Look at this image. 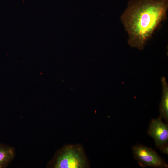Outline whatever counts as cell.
I'll return each instance as SVG.
<instances>
[{
  "instance_id": "obj_4",
  "label": "cell",
  "mask_w": 168,
  "mask_h": 168,
  "mask_svg": "<svg viewBox=\"0 0 168 168\" xmlns=\"http://www.w3.org/2000/svg\"><path fill=\"white\" fill-rule=\"evenodd\" d=\"M161 119L160 116L152 119L147 132L153 138L156 147L159 149L168 142V125L163 122Z\"/></svg>"
},
{
  "instance_id": "obj_3",
  "label": "cell",
  "mask_w": 168,
  "mask_h": 168,
  "mask_svg": "<svg viewBox=\"0 0 168 168\" xmlns=\"http://www.w3.org/2000/svg\"><path fill=\"white\" fill-rule=\"evenodd\" d=\"M132 151L134 158L142 167L168 168L164 160L149 147L138 144L132 147Z\"/></svg>"
},
{
  "instance_id": "obj_7",
  "label": "cell",
  "mask_w": 168,
  "mask_h": 168,
  "mask_svg": "<svg viewBox=\"0 0 168 168\" xmlns=\"http://www.w3.org/2000/svg\"><path fill=\"white\" fill-rule=\"evenodd\" d=\"M161 152L164 153L168 155V144H167L160 148L159 149Z\"/></svg>"
},
{
  "instance_id": "obj_6",
  "label": "cell",
  "mask_w": 168,
  "mask_h": 168,
  "mask_svg": "<svg viewBox=\"0 0 168 168\" xmlns=\"http://www.w3.org/2000/svg\"><path fill=\"white\" fill-rule=\"evenodd\" d=\"M13 156L12 149L0 145V168L5 167L12 159Z\"/></svg>"
},
{
  "instance_id": "obj_5",
  "label": "cell",
  "mask_w": 168,
  "mask_h": 168,
  "mask_svg": "<svg viewBox=\"0 0 168 168\" xmlns=\"http://www.w3.org/2000/svg\"><path fill=\"white\" fill-rule=\"evenodd\" d=\"M163 86L162 99L160 105V116L167 123L168 122V85L164 77L161 79Z\"/></svg>"
},
{
  "instance_id": "obj_2",
  "label": "cell",
  "mask_w": 168,
  "mask_h": 168,
  "mask_svg": "<svg viewBox=\"0 0 168 168\" xmlns=\"http://www.w3.org/2000/svg\"><path fill=\"white\" fill-rule=\"evenodd\" d=\"M87 161L81 147L70 145L63 149L58 156L54 165L56 168H82Z\"/></svg>"
},
{
  "instance_id": "obj_1",
  "label": "cell",
  "mask_w": 168,
  "mask_h": 168,
  "mask_svg": "<svg viewBox=\"0 0 168 168\" xmlns=\"http://www.w3.org/2000/svg\"><path fill=\"white\" fill-rule=\"evenodd\" d=\"M168 0H129L120 16L131 47L142 50L160 24L167 17Z\"/></svg>"
}]
</instances>
